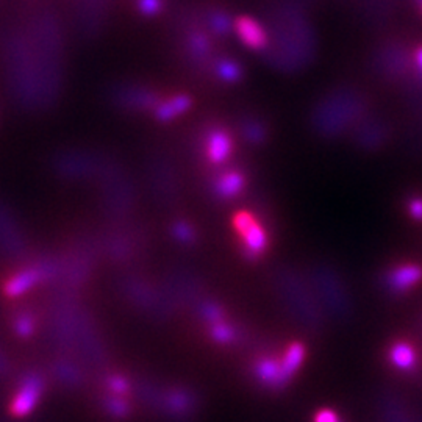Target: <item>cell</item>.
I'll return each instance as SVG.
<instances>
[{"label":"cell","mask_w":422,"mask_h":422,"mask_svg":"<svg viewBox=\"0 0 422 422\" xmlns=\"http://www.w3.org/2000/svg\"><path fill=\"white\" fill-rule=\"evenodd\" d=\"M235 229L241 235L242 251L249 260H257L267 247V235L251 213L241 211L233 219Z\"/></svg>","instance_id":"6da1fadb"},{"label":"cell","mask_w":422,"mask_h":422,"mask_svg":"<svg viewBox=\"0 0 422 422\" xmlns=\"http://www.w3.org/2000/svg\"><path fill=\"white\" fill-rule=\"evenodd\" d=\"M44 393V378L37 372H30L23 376L19 388L11 402L10 412L15 416H27L38 405L41 396Z\"/></svg>","instance_id":"7a4b0ae2"},{"label":"cell","mask_w":422,"mask_h":422,"mask_svg":"<svg viewBox=\"0 0 422 422\" xmlns=\"http://www.w3.org/2000/svg\"><path fill=\"white\" fill-rule=\"evenodd\" d=\"M422 278V269L416 265H403L396 267L391 272H388L386 276L385 285L386 288L393 293H403V291H408L412 287H414Z\"/></svg>","instance_id":"3957f363"},{"label":"cell","mask_w":422,"mask_h":422,"mask_svg":"<svg viewBox=\"0 0 422 422\" xmlns=\"http://www.w3.org/2000/svg\"><path fill=\"white\" fill-rule=\"evenodd\" d=\"M44 278V272L41 271V267H28V269H23L10 277L7 283L3 285V291L8 297H17L27 293L30 288H33Z\"/></svg>","instance_id":"277c9868"},{"label":"cell","mask_w":422,"mask_h":422,"mask_svg":"<svg viewBox=\"0 0 422 422\" xmlns=\"http://www.w3.org/2000/svg\"><path fill=\"white\" fill-rule=\"evenodd\" d=\"M236 32L242 39V43L251 47V49H263L267 43L265 30L261 28L258 22L251 19V17H240V19L236 21Z\"/></svg>","instance_id":"5b68a950"},{"label":"cell","mask_w":422,"mask_h":422,"mask_svg":"<svg viewBox=\"0 0 422 422\" xmlns=\"http://www.w3.org/2000/svg\"><path fill=\"white\" fill-rule=\"evenodd\" d=\"M233 142H231L230 136L222 132V130H216L210 135L208 138V146H207V153L211 163L221 164L225 160L229 158Z\"/></svg>","instance_id":"8992f818"},{"label":"cell","mask_w":422,"mask_h":422,"mask_svg":"<svg viewBox=\"0 0 422 422\" xmlns=\"http://www.w3.org/2000/svg\"><path fill=\"white\" fill-rule=\"evenodd\" d=\"M244 183L246 178L240 172H227L215 182V193L219 199H233L244 188Z\"/></svg>","instance_id":"52a82bcc"},{"label":"cell","mask_w":422,"mask_h":422,"mask_svg":"<svg viewBox=\"0 0 422 422\" xmlns=\"http://www.w3.org/2000/svg\"><path fill=\"white\" fill-rule=\"evenodd\" d=\"M305 358V347L299 343L291 344L283 360L280 361V377L282 385H287L288 380L294 376L296 371L299 370L302 361Z\"/></svg>","instance_id":"ba28073f"},{"label":"cell","mask_w":422,"mask_h":422,"mask_svg":"<svg viewBox=\"0 0 422 422\" xmlns=\"http://www.w3.org/2000/svg\"><path fill=\"white\" fill-rule=\"evenodd\" d=\"M255 374L257 377L263 382L265 385L274 386V388H280L282 385V377H280V363L271 360V358H263L257 363L255 367Z\"/></svg>","instance_id":"9c48e42d"},{"label":"cell","mask_w":422,"mask_h":422,"mask_svg":"<svg viewBox=\"0 0 422 422\" xmlns=\"http://www.w3.org/2000/svg\"><path fill=\"white\" fill-rule=\"evenodd\" d=\"M390 360L399 370L408 371L416 366V352L407 343H397L390 350Z\"/></svg>","instance_id":"30bf717a"},{"label":"cell","mask_w":422,"mask_h":422,"mask_svg":"<svg viewBox=\"0 0 422 422\" xmlns=\"http://www.w3.org/2000/svg\"><path fill=\"white\" fill-rule=\"evenodd\" d=\"M189 105H191V100H189L188 97L185 96L177 97L172 100V102H168L160 106L157 116L158 119H162V121H169V119L177 116L178 113H185L189 108Z\"/></svg>","instance_id":"8fae6325"},{"label":"cell","mask_w":422,"mask_h":422,"mask_svg":"<svg viewBox=\"0 0 422 422\" xmlns=\"http://www.w3.org/2000/svg\"><path fill=\"white\" fill-rule=\"evenodd\" d=\"M211 336H213V340L218 341V343L227 344V343H231L235 340L236 332H235L233 327H230L227 324L216 323L211 329Z\"/></svg>","instance_id":"7c38bea8"},{"label":"cell","mask_w":422,"mask_h":422,"mask_svg":"<svg viewBox=\"0 0 422 422\" xmlns=\"http://www.w3.org/2000/svg\"><path fill=\"white\" fill-rule=\"evenodd\" d=\"M33 329L35 323L30 314H21V316L15 320V330L17 332V335L30 336L33 334Z\"/></svg>","instance_id":"4fadbf2b"},{"label":"cell","mask_w":422,"mask_h":422,"mask_svg":"<svg viewBox=\"0 0 422 422\" xmlns=\"http://www.w3.org/2000/svg\"><path fill=\"white\" fill-rule=\"evenodd\" d=\"M174 235L178 241L182 242H193L194 241V230L191 225L188 224H175L174 227Z\"/></svg>","instance_id":"5bb4252c"},{"label":"cell","mask_w":422,"mask_h":422,"mask_svg":"<svg viewBox=\"0 0 422 422\" xmlns=\"http://www.w3.org/2000/svg\"><path fill=\"white\" fill-rule=\"evenodd\" d=\"M106 410L113 416H116V418H122V416H126L130 412V407L121 399H111L106 401Z\"/></svg>","instance_id":"9a60e30c"},{"label":"cell","mask_w":422,"mask_h":422,"mask_svg":"<svg viewBox=\"0 0 422 422\" xmlns=\"http://www.w3.org/2000/svg\"><path fill=\"white\" fill-rule=\"evenodd\" d=\"M202 316H204L207 320H210L211 324H216L222 316L221 308L215 304H207L202 307Z\"/></svg>","instance_id":"2e32d148"},{"label":"cell","mask_w":422,"mask_h":422,"mask_svg":"<svg viewBox=\"0 0 422 422\" xmlns=\"http://www.w3.org/2000/svg\"><path fill=\"white\" fill-rule=\"evenodd\" d=\"M108 385H110V388L115 391V393H117V394L127 393V390H128L127 380L124 378V377H119V376H113L108 380Z\"/></svg>","instance_id":"e0dca14e"},{"label":"cell","mask_w":422,"mask_h":422,"mask_svg":"<svg viewBox=\"0 0 422 422\" xmlns=\"http://www.w3.org/2000/svg\"><path fill=\"white\" fill-rule=\"evenodd\" d=\"M221 74L225 77V79L235 80L238 79V75H240V70H238L233 63H224L221 66Z\"/></svg>","instance_id":"ac0fdd59"},{"label":"cell","mask_w":422,"mask_h":422,"mask_svg":"<svg viewBox=\"0 0 422 422\" xmlns=\"http://www.w3.org/2000/svg\"><path fill=\"white\" fill-rule=\"evenodd\" d=\"M410 215L416 219H422V199H412L408 204Z\"/></svg>","instance_id":"d6986e66"},{"label":"cell","mask_w":422,"mask_h":422,"mask_svg":"<svg viewBox=\"0 0 422 422\" xmlns=\"http://www.w3.org/2000/svg\"><path fill=\"white\" fill-rule=\"evenodd\" d=\"M314 422H340V421H338L336 413L332 412V410H323V412H319L316 414Z\"/></svg>","instance_id":"ffe728a7"},{"label":"cell","mask_w":422,"mask_h":422,"mask_svg":"<svg viewBox=\"0 0 422 422\" xmlns=\"http://www.w3.org/2000/svg\"><path fill=\"white\" fill-rule=\"evenodd\" d=\"M140 5H141V10L144 11L146 15H153L160 8L158 0H141Z\"/></svg>","instance_id":"44dd1931"},{"label":"cell","mask_w":422,"mask_h":422,"mask_svg":"<svg viewBox=\"0 0 422 422\" xmlns=\"http://www.w3.org/2000/svg\"><path fill=\"white\" fill-rule=\"evenodd\" d=\"M416 61H418V66L422 70V47L418 50V53H416Z\"/></svg>","instance_id":"7402d4cb"}]
</instances>
